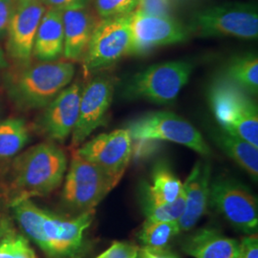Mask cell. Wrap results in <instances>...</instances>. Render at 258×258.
Returning a JSON list of instances; mask_svg holds the SVG:
<instances>
[{"label": "cell", "mask_w": 258, "mask_h": 258, "mask_svg": "<svg viewBox=\"0 0 258 258\" xmlns=\"http://www.w3.org/2000/svg\"><path fill=\"white\" fill-rule=\"evenodd\" d=\"M14 225L8 215L0 214V241L14 232Z\"/></svg>", "instance_id": "obj_34"}, {"label": "cell", "mask_w": 258, "mask_h": 258, "mask_svg": "<svg viewBox=\"0 0 258 258\" xmlns=\"http://www.w3.org/2000/svg\"><path fill=\"white\" fill-rule=\"evenodd\" d=\"M114 187L99 166L83 159L75 150L65 176L61 203L65 209L77 214L92 211Z\"/></svg>", "instance_id": "obj_7"}, {"label": "cell", "mask_w": 258, "mask_h": 258, "mask_svg": "<svg viewBox=\"0 0 258 258\" xmlns=\"http://www.w3.org/2000/svg\"><path fill=\"white\" fill-rule=\"evenodd\" d=\"M46 10L41 0L16 4L6 34V54L16 67L32 62L37 28Z\"/></svg>", "instance_id": "obj_14"}, {"label": "cell", "mask_w": 258, "mask_h": 258, "mask_svg": "<svg viewBox=\"0 0 258 258\" xmlns=\"http://www.w3.org/2000/svg\"><path fill=\"white\" fill-rule=\"evenodd\" d=\"M5 204L9 205L7 188L3 182H0V208L3 207V205H5Z\"/></svg>", "instance_id": "obj_35"}, {"label": "cell", "mask_w": 258, "mask_h": 258, "mask_svg": "<svg viewBox=\"0 0 258 258\" xmlns=\"http://www.w3.org/2000/svg\"><path fill=\"white\" fill-rule=\"evenodd\" d=\"M116 83L113 76L99 75L83 86L79 118L71 139L73 148L83 145L104 122L113 101Z\"/></svg>", "instance_id": "obj_13"}, {"label": "cell", "mask_w": 258, "mask_h": 258, "mask_svg": "<svg viewBox=\"0 0 258 258\" xmlns=\"http://www.w3.org/2000/svg\"><path fill=\"white\" fill-rule=\"evenodd\" d=\"M208 97L220 127L258 148L257 104L249 93L221 79L212 84Z\"/></svg>", "instance_id": "obj_4"}, {"label": "cell", "mask_w": 258, "mask_h": 258, "mask_svg": "<svg viewBox=\"0 0 258 258\" xmlns=\"http://www.w3.org/2000/svg\"><path fill=\"white\" fill-rule=\"evenodd\" d=\"M146 220L151 222L179 221L184 209V189L174 202L159 206H143Z\"/></svg>", "instance_id": "obj_25"}, {"label": "cell", "mask_w": 258, "mask_h": 258, "mask_svg": "<svg viewBox=\"0 0 258 258\" xmlns=\"http://www.w3.org/2000/svg\"><path fill=\"white\" fill-rule=\"evenodd\" d=\"M30 141V129L22 118L0 120V159L18 155Z\"/></svg>", "instance_id": "obj_23"}, {"label": "cell", "mask_w": 258, "mask_h": 258, "mask_svg": "<svg viewBox=\"0 0 258 258\" xmlns=\"http://www.w3.org/2000/svg\"><path fill=\"white\" fill-rule=\"evenodd\" d=\"M83 83L69 84L43 108L35 128L50 142L64 143L72 135L80 113Z\"/></svg>", "instance_id": "obj_15"}, {"label": "cell", "mask_w": 258, "mask_h": 258, "mask_svg": "<svg viewBox=\"0 0 258 258\" xmlns=\"http://www.w3.org/2000/svg\"><path fill=\"white\" fill-rule=\"evenodd\" d=\"M0 176H1V168H0Z\"/></svg>", "instance_id": "obj_39"}, {"label": "cell", "mask_w": 258, "mask_h": 258, "mask_svg": "<svg viewBox=\"0 0 258 258\" xmlns=\"http://www.w3.org/2000/svg\"><path fill=\"white\" fill-rule=\"evenodd\" d=\"M140 0H91L94 12L99 19H109L133 13Z\"/></svg>", "instance_id": "obj_27"}, {"label": "cell", "mask_w": 258, "mask_h": 258, "mask_svg": "<svg viewBox=\"0 0 258 258\" xmlns=\"http://www.w3.org/2000/svg\"><path fill=\"white\" fill-rule=\"evenodd\" d=\"M125 128L133 141H167L192 149L203 156L212 150L200 131L172 112H152L131 120Z\"/></svg>", "instance_id": "obj_8"}, {"label": "cell", "mask_w": 258, "mask_h": 258, "mask_svg": "<svg viewBox=\"0 0 258 258\" xmlns=\"http://www.w3.org/2000/svg\"><path fill=\"white\" fill-rule=\"evenodd\" d=\"M64 34L62 12L47 9L37 28L33 47V58L39 62H52L63 56Z\"/></svg>", "instance_id": "obj_18"}, {"label": "cell", "mask_w": 258, "mask_h": 258, "mask_svg": "<svg viewBox=\"0 0 258 258\" xmlns=\"http://www.w3.org/2000/svg\"><path fill=\"white\" fill-rule=\"evenodd\" d=\"M61 12L64 34V59L72 62H82L93 32L101 19L89 6Z\"/></svg>", "instance_id": "obj_17"}, {"label": "cell", "mask_w": 258, "mask_h": 258, "mask_svg": "<svg viewBox=\"0 0 258 258\" xmlns=\"http://www.w3.org/2000/svg\"><path fill=\"white\" fill-rule=\"evenodd\" d=\"M2 114H3V109H2V105H1V103H0V120H1Z\"/></svg>", "instance_id": "obj_38"}, {"label": "cell", "mask_w": 258, "mask_h": 258, "mask_svg": "<svg viewBox=\"0 0 258 258\" xmlns=\"http://www.w3.org/2000/svg\"><path fill=\"white\" fill-rule=\"evenodd\" d=\"M133 141L126 128L102 133L83 143L76 152L99 166L115 186L119 184L132 159Z\"/></svg>", "instance_id": "obj_10"}, {"label": "cell", "mask_w": 258, "mask_h": 258, "mask_svg": "<svg viewBox=\"0 0 258 258\" xmlns=\"http://www.w3.org/2000/svg\"><path fill=\"white\" fill-rule=\"evenodd\" d=\"M136 258H180L169 250L164 249H152L148 247L140 248Z\"/></svg>", "instance_id": "obj_33"}, {"label": "cell", "mask_w": 258, "mask_h": 258, "mask_svg": "<svg viewBox=\"0 0 258 258\" xmlns=\"http://www.w3.org/2000/svg\"><path fill=\"white\" fill-rule=\"evenodd\" d=\"M139 249L140 247L135 244L115 241L108 249L96 258H136Z\"/></svg>", "instance_id": "obj_28"}, {"label": "cell", "mask_w": 258, "mask_h": 258, "mask_svg": "<svg viewBox=\"0 0 258 258\" xmlns=\"http://www.w3.org/2000/svg\"><path fill=\"white\" fill-rule=\"evenodd\" d=\"M67 156L53 142L36 145L17 157L5 184L9 204L19 199L46 196L60 186L67 170Z\"/></svg>", "instance_id": "obj_2"}, {"label": "cell", "mask_w": 258, "mask_h": 258, "mask_svg": "<svg viewBox=\"0 0 258 258\" xmlns=\"http://www.w3.org/2000/svg\"><path fill=\"white\" fill-rule=\"evenodd\" d=\"M25 1H29V0H14V2H15L16 4L21 3V2H25Z\"/></svg>", "instance_id": "obj_37"}, {"label": "cell", "mask_w": 258, "mask_h": 258, "mask_svg": "<svg viewBox=\"0 0 258 258\" xmlns=\"http://www.w3.org/2000/svg\"><path fill=\"white\" fill-rule=\"evenodd\" d=\"M15 7L14 0H0V39L6 37Z\"/></svg>", "instance_id": "obj_30"}, {"label": "cell", "mask_w": 258, "mask_h": 258, "mask_svg": "<svg viewBox=\"0 0 258 258\" xmlns=\"http://www.w3.org/2000/svg\"><path fill=\"white\" fill-rule=\"evenodd\" d=\"M183 190V183L165 163L153 169L151 184L145 186L143 206H159L174 202Z\"/></svg>", "instance_id": "obj_20"}, {"label": "cell", "mask_w": 258, "mask_h": 258, "mask_svg": "<svg viewBox=\"0 0 258 258\" xmlns=\"http://www.w3.org/2000/svg\"><path fill=\"white\" fill-rule=\"evenodd\" d=\"M212 167L209 162H197L183 184L184 209L179 219L181 231L192 230L206 214L210 203Z\"/></svg>", "instance_id": "obj_16"}, {"label": "cell", "mask_w": 258, "mask_h": 258, "mask_svg": "<svg viewBox=\"0 0 258 258\" xmlns=\"http://www.w3.org/2000/svg\"><path fill=\"white\" fill-rule=\"evenodd\" d=\"M212 135L215 144L254 181H257L258 148L222 128L214 130Z\"/></svg>", "instance_id": "obj_21"}, {"label": "cell", "mask_w": 258, "mask_h": 258, "mask_svg": "<svg viewBox=\"0 0 258 258\" xmlns=\"http://www.w3.org/2000/svg\"><path fill=\"white\" fill-rule=\"evenodd\" d=\"M136 10L155 16H169L170 0H140Z\"/></svg>", "instance_id": "obj_29"}, {"label": "cell", "mask_w": 258, "mask_h": 258, "mask_svg": "<svg viewBox=\"0 0 258 258\" xmlns=\"http://www.w3.org/2000/svg\"><path fill=\"white\" fill-rule=\"evenodd\" d=\"M194 66L184 60L151 65L132 76L123 87V96L161 105L172 104L188 83Z\"/></svg>", "instance_id": "obj_5"}, {"label": "cell", "mask_w": 258, "mask_h": 258, "mask_svg": "<svg viewBox=\"0 0 258 258\" xmlns=\"http://www.w3.org/2000/svg\"><path fill=\"white\" fill-rule=\"evenodd\" d=\"M130 15L99 20L82 60L85 77L108 68L129 55Z\"/></svg>", "instance_id": "obj_9"}, {"label": "cell", "mask_w": 258, "mask_h": 258, "mask_svg": "<svg viewBox=\"0 0 258 258\" xmlns=\"http://www.w3.org/2000/svg\"><path fill=\"white\" fill-rule=\"evenodd\" d=\"M0 258H37L27 238L17 231L0 241Z\"/></svg>", "instance_id": "obj_26"}, {"label": "cell", "mask_w": 258, "mask_h": 258, "mask_svg": "<svg viewBox=\"0 0 258 258\" xmlns=\"http://www.w3.org/2000/svg\"><path fill=\"white\" fill-rule=\"evenodd\" d=\"M239 258H258V237L251 233L243 237L239 243Z\"/></svg>", "instance_id": "obj_31"}, {"label": "cell", "mask_w": 258, "mask_h": 258, "mask_svg": "<svg viewBox=\"0 0 258 258\" xmlns=\"http://www.w3.org/2000/svg\"><path fill=\"white\" fill-rule=\"evenodd\" d=\"M182 249L194 258H239V242L212 228L200 229L187 236Z\"/></svg>", "instance_id": "obj_19"}, {"label": "cell", "mask_w": 258, "mask_h": 258, "mask_svg": "<svg viewBox=\"0 0 258 258\" xmlns=\"http://www.w3.org/2000/svg\"><path fill=\"white\" fill-rule=\"evenodd\" d=\"M47 9H55L59 11L81 8L89 6L91 0H41Z\"/></svg>", "instance_id": "obj_32"}, {"label": "cell", "mask_w": 258, "mask_h": 258, "mask_svg": "<svg viewBox=\"0 0 258 258\" xmlns=\"http://www.w3.org/2000/svg\"><path fill=\"white\" fill-rule=\"evenodd\" d=\"M210 203L238 231L256 233V198L243 184L231 179H217L211 184Z\"/></svg>", "instance_id": "obj_11"}, {"label": "cell", "mask_w": 258, "mask_h": 258, "mask_svg": "<svg viewBox=\"0 0 258 258\" xmlns=\"http://www.w3.org/2000/svg\"><path fill=\"white\" fill-rule=\"evenodd\" d=\"M181 232L178 221L151 222L146 220L139 232V240L144 247L164 249Z\"/></svg>", "instance_id": "obj_24"}, {"label": "cell", "mask_w": 258, "mask_h": 258, "mask_svg": "<svg viewBox=\"0 0 258 258\" xmlns=\"http://www.w3.org/2000/svg\"><path fill=\"white\" fill-rule=\"evenodd\" d=\"M224 79L250 95H257V55L247 53L232 57L225 68Z\"/></svg>", "instance_id": "obj_22"}, {"label": "cell", "mask_w": 258, "mask_h": 258, "mask_svg": "<svg viewBox=\"0 0 258 258\" xmlns=\"http://www.w3.org/2000/svg\"><path fill=\"white\" fill-rule=\"evenodd\" d=\"M75 71L74 62L66 59L15 67L5 76V92L19 110L43 109L71 84Z\"/></svg>", "instance_id": "obj_3"}, {"label": "cell", "mask_w": 258, "mask_h": 258, "mask_svg": "<svg viewBox=\"0 0 258 258\" xmlns=\"http://www.w3.org/2000/svg\"><path fill=\"white\" fill-rule=\"evenodd\" d=\"M21 230L49 258H77L84 247V233L95 210L66 218L37 207L31 199L9 204Z\"/></svg>", "instance_id": "obj_1"}, {"label": "cell", "mask_w": 258, "mask_h": 258, "mask_svg": "<svg viewBox=\"0 0 258 258\" xmlns=\"http://www.w3.org/2000/svg\"><path fill=\"white\" fill-rule=\"evenodd\" d=\"M131 47L128 55L147 54L152 49L183 42L188 37V30L170 18L155 16L135 10L130 15Z\"/></svg>", "instance_id": "obj_12"}, {"label": "cell", "mask_w": 258, "mask_h": 258, "mask_svg": "<svg viewBox=\"0 0 258 258\" xmlns=\"http://www.w3.org/2000/svg\"><path fill=\"white\" fill-rule=\"evenodd\" d=\"M189 31L200 37H258L257 7L249 3H226L194 14Z\"/></svg>", "instance_id": "obj_6"}, {"label": "cell", "mask_w": 258, "mask_h": 258, "mask_svg": "<svg viewBox=\"0 0 258 258\" xmlns=\"http://www.w3.org/2000/svg\"><path fill=\"white\" fill-rule=\"evenodd\" d=\"M7 66V59L4 51L0 48V72L3 71Z\"/></svg>", "instance_id": "obj_36"}]
</instances>
